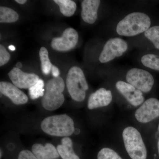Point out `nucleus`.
<instances>
[{
	"label": "nucleus",
	"instance_id": "f257e3e1",
	"mask_svg": "<svg viewBox=\"0 0 159 159\" xmlns=\"http://www.w3.org/2000/svg\"><path fill=\"white\" fill-rule=\"evenodd\" d=\"M150 25V18L147 15L143 12H132L119 22L116 32L121 36H135L145 32Z\"/></svg>",
	"mask_w": 159,
	"mask_h": 159
},
{
	"label": "nucleus",
	"instance_id": "f03ea898",
	"mask_svg": "<svg viewBox=\"0 0 159 159\" xmlns=\"http://www.w3.org/2000/svg\"><path fill=\"white\" fill-rule=\"evenodd\" d=\"M41 127L44 132L56 137L70 136L75 130L73 119L66 114L47 117L42 122Z\"/></svg>",
	"mask_w": 159,
	"mask_h": 159
},
{
	"label": "nucleus",
	"instance_id": "7ed1b4c3",
	"mask_svg": "<svg viewBox=\"0 0 159 159\" xmlns=\"http://www.w3.org/2000/svg\"><path fill=\"white\" fill-rule=\"evenodd\" d=\"M65 84L61 77H54L47 82L41 103L44 108L48 111H55L62 106L65 101L62 93Z\"/></svg>",
	"mask_w": 159,
	"mask_h": 159
},
{
	"label": "nucleus",
	"instance_id": "20e7f679",
	"mask_svg": "<svg viewBox=\"0 0 159 159\" xmlns=\"http://www.w3.org/2000/svg\"><path fill=\"white\" fill-rule=\"evenodd\" d=\"M67 88L72 99L77 102L85 99L89 86L82 69L77 66L72 67L67 75Z\"/></svg>",
	"mask_w": 159,
	"mask_h": 159
},
{
	"label": "nucleus",
	"instance_id": "39448f33",
	"mask_svg": "<svg viewBox=\"0 0 159 159\" xmlns=\"http://www.w3.org/2000/svg\"><path fill=\"white\" fill-rule=\"evenodd\" d=\"M125 149L132 159H146L147 150L142 136L136 129L126 127L122 133Z\"/></svg>",
	"mask_w": 159,
	"mask_h": 159
},
{
	"label": "nucleus",
	"instance_id": "423d86ee",
	"mask_svg": "<svg viewBox=\"0 0 159 159\" xmlns=\"http://www.w3.org/2000/svg\"><path fill=\"white\" fill-rule=\"evenodd\" d=\"M126 80L129 84L145 93L151 90L154 83L153 76L150 73L139 68L129 70L126 74Z\"/></svg>",
	"mask_w": 159,
	"mask_h": 159
},
{
	"label": "nucleus",
	"instance_id": "0eeeda50",
	"mask_svg": "<svg viewBox=\"0 0 159 159\" xmlns=\"http://www.w3.org/2000/svg\"><path fill=\"white\" fill-rule=\"evenodd\" d=\"M128 49L127 43L119 38H114L108 40L103 47L99 57L102 63L109 62L116 57L122 56Z\"/></svg>",
	"mask_w": 159,
	"mask_h": 159
},
{
	"label": "nucleus",
	"instance_id": "6e6552de",
	"mask_svg": "<svg viewBox=\"0 0 159 159\" xmlns=\"http://www.w3.org/2000/svg\"><path fill=\"white\" fill-rule=\"evenodd\" d=\"M79 35L76 30L72 28L65 29L60 37L52 39L51 46L55 51L65 52L74 49L77 45Z\"/></svg>",
	"mask_w": 159,
	"mask_h": 159
},
{
	"label": "nucleus",
	"instance_id": "1a4fd4ad",
	"mask_svg": "<svg viewBox=\"0 0 159 159\" xmlns=\"http://www.w3.org/2000/svg\"><path fill=\"white\" fill-rule=\"evenodd\" d=\"M136 119L139 122H149L159 116V100L151 98L146 100L136 111Z\"/></svg>",
	"mask_w": 159,
	"mask_h": 159
},
{
	"label": "nucleus",
	"instance_id": "9d476101",
	"mask_svg": "<svg viewBox=\"0 0 159 159\" xmlns=\"http://www.w3.org/2000/svg\"><path fill=\"white\" fill-rule=\"evenodd\" d=\"M8 75L12 84L21 89H29L39 79L36 74L25 73L16 67L13 68Z\"/></svg>",
	"mask_w": 159,
	"mask_h": 159
},
{
	"label": "nucleus",
	"instance_id": "9b49d317",
	"mask_svg": "<svg viewBox=\"0 0 159 159\" xmlns=\"http://www.w3.org/2000/svg\"><path fill=\"white\" fill-rule=\"evenodd\" d=\"M116 88L131 105L137 107L144 102V97L142 91L128 83L119 80L116 84Z\"/></svg>",
	"mask_w": 159,
	"mask_h": 159
},
{
	"label": "nucleus",
	"instance_id": "f8f14e48",
	"mask_svg": "<svg viewBox=\"0 0 159 159\" xmlns=\"http://www.w3.org/2000/svg\"><path fill=\"white\" fill-rule=\"evenodd\" d=\"M0 91L1 93L9 98L16 105L25 104L29 100L27 95L22 91L10 82H0Z\"/></svg>",
	"mask_w": 159,
	"mask_h": 159
},
{
	"label": "nucleus",
	"instance_id": "ddd939ff",
	"mask_svg": "<svg viewBox=\"0 0 159 159\" xmlns=\"http://www.w3.org/2000/svg\"><path fill=\"white\" fill-rule=\"evenodd\" d=\"M112 100V93L109 90L102 88L93 93L89 98L88 107L94 109L108 106Z\"/></svg>",
	"mask_w": 159,
	"mask_h": 159
},
{
	"label": "nucleus",
	"instance_id": "4468645a",
	"mask_svg": "<svg viewBox=\"0 0 159 159\" xmlns=\"http://www.w3.org/2000/svg\"><path fill=\"white\" fill-rule=\"evenodd\" d=\"M100 1L99 0H84L81 6V17L85 22L93 24L97 20L98 17V11Z\"/></svg>",
	"mask_w": 159,
	"mask_h": 159
},
{
	"label": "nucleus",
	"instance_id": "2eb2a0df",
	"mask_svg": "<svg viewBox=\"0 0 159 159\" xmlns=\"http://www.w3.org/2000/svg\"><path fill=\"white\" fill-rule=\"evenodd\" d=\"M32 152L38 159H57L59 154L54 145L47 143L45 146L40 144L32 145Z\"/></svg>",
	"mask_w": 159,
	"mask_h": 159
},
{
	"label": "nucleus",
	"instance_id": "dca6fc26",
	"mask_svg": "<svg viewBox=\"0 0 159 159\" xmlns=\"http://www.w3.org/2000/svg\"><path fill=\"white\" fill-rule=\"evenodd\" d=\"M57 151L62 159H80L74 152L72 140L68 137H64L61 141V145H57Z\"/></svg>",
	"mask_w": 159,
	"mask_h": 159
},
{
	"label": "nucleus",
	"instance_id": "f3484780",
	"mask_svg": "<svg viewBox=\"0 0 159 159\" xmlns=\"http://www.w3.org/2000/svg\"><path fill=\"white\" fill-rule=\"evenodd\" d=\"M54 2L59 6L61 12L67 17L72 16L77 9L76 3L71 0H54Z\"/></svg>",
	"mask_w": 159,
	"mask_h": 159
},
{
	"label": "nucleus",
	"instance_id": "a211bd4d",
	"mask_svg": "<svg viewBox=\"0 0 159 159\" xmlns=\"http://www.w3.org/2000/svg\"><path fill=\"white\" fill-rule=\"evenodd\" d=\"M19 15L13 9L5 6L0 7V22L14 23L18 20Z\"/></svg>",
	"mask_w": 159,
	"mask_h": 159
},
{
	"label": "nucleus",
	"instance_id": "6ab92c4d",
	"mask_svg": "<svg viewBox=\"0 0 159 159\" xmlns=\"http://www.w3.org/2000/svg\"><path fill=\"white\" fill-rule=\"evenodd\" d=\"M39 57L43 74L48 75L51 71L53 65L49 57L48 51L45 47H42L40 49Z\"/></svg>",
	"mask_w": 159,
	"mask_h": 159
},
{
	"label": "nucleus",
	"instance_id": "aec40b11",
	"mask_svg": "<svg viewBox=\"0 0 159 159\" xmlns=\"http://www.w3.org/2000/svg\"><path fill=\"white\" fill-rule=\"evenodd\" d=\"M142 64L148 68L159 71V56L153 54H147L141 58Z\"/></svg>",
	"mask_w": 159,
	"mask_h": 159
},
{
	"label": "nucleus",
	"instance_id": "412c9836",
	"mask_svg": "<svg viewBox=\"0 0 159 159\" xmlns=\"http://www.w3.org/2000/svg\"><path fill=\"white\" fill-rule=\"evenodd\" d=\"M45 84L42 79H39L34 85L29 89V97L32 99H36L43 97L44 94Z\"/></svg>",
	"mask_w": 159,
	"mask_h": 159
},
{
	"label": "nucleus",
	"instance_id": "4be33fe9",
	"mask_svg": "<svg viewBox=\"0 0 159 159\" xmlns=\"http://www.w3.org/2000/svg\"><path fill=\"white\" fill-rule=\"evenodd\" d=\"M145 35L152 43L155 47L159 50V26L151 27L145 31Z\"/></svg>",
	"mask_w": 159,
	"mask_h": 159
},
{
	"label": "nucleus",
	"instance_id": "5701e85b",
	"mask_svg": "<svg viewBox=\"0 0 159 159\" xmlns=\"http://www.w3.org/2000/svg\"><path fill=\"white\" fill-rule=\"evenodd\" d=\"M97 159H122L113 149L108 148H102L97 155Z\"/></svg>",
	"mask_w": 159,
	"mask_h": 159
},
{
	"label": "nucleus",
	"instance_id": "b1692460",
	"mask_svg": "<svg viewBox=\"0 0 159 159\" xmlns=\"http://www.w3.org/2000/svg\"><path fill=\"white\" fill-rule=\"evenodd\" d=\"M10 58V54L4 46L0 45V66H4L9 62Z\"/></svg>",
	"mask_w": 159,
	"mask_h": 159
},
{
	"label": "nucleus",
	"instance_id": "393cba45",
	"mask_svg": "<svg viewBox=\"0 0 159 159\" xmlns=\"http://www.w3.org/2000/svg\"><path fill=\"white\" fill-rule=\"evenodd\" d=\"M18 159H38L33 152L28 150L21 151L20 152Z\"/></svg>",
	"mask_w": 159,
	"mask_h": 159
},
{
	"label": "nucleus",
	"instance_id": "a878e982",
	"mask_svg": "<svg viewBox=\"0 0 159 159\" xmlns=\"http://www.w3.org/2000/svg\"><path fill=\"white\" fill-rule=\"evenodd\" d=\"M51 73H52V76L54 77H59L60 71L59 69L55 66H52V68H51Z\"/></svg>",
	"mask_w": 159,
	"mask_h": 159
},
{
	"label": "nucleus",
	"instance_id": "bb28decb",
	"mask_svg": "<svg viewBox=\"0 0 159 159\" xmlns=\"http://www.w3.org/2000/svg\"><path fill=\"white\" fill-rule=\"evenodd\" d=\"M15 2L19 3V4L22 5V4H25L27 2V1H26V0H16Z\"/></svg>",
	"mask_w": 159,
	"mask_h": 159
},
{
	"label": "nucleus",
	"instance_id": "cd10ccee",
	"mask_svg": "<svg viewBox=\"0 0 159 159\" xmlns=\"http://www.w3.org/2000/svg\"><path fill=\"white\" fill-rule=\"evenodd\" d=\"M8 48H9V50H10L11 51H13L16 50L15 47L14 46L12 45L9 46V47H8Z\"/></svg>",
	"mask_w": 159,
	"mask_h": 159
},
{
	"label": "nucleus",
	"instance_id": "c85d7f7f",
	"mask_svg": "<svg viewBox=\"0 0 159 159\" xmlns=\"http://www.w3.org/2000/svg\"><path fill=\"white\" fill-rule=\"evenodd\" d=\"M16 67L17 68L20 69L22 67V64L20 62H18L16 64Z\"/></svg>",
	"mask_w": 159,
	"mask_h": 159
},
{
	"label": "nucleus",
	"instance_id": "c756f323",
	"mask_svg": "<svg viewBox=\"0 0 159 159\" xmlns=\"http://www.w3.org/2000/svg\"><path fill=\"white\" fill-rule=\"evenodd\" d=\"M157 147H158V153H159V139L158 140V141Z\"/></svg>",
	"mask_w": 159,
	"mask_h": 159
},
{
	"label": "nucleus",
	"instance_id": "7c9ffc66",
	"mask_svg": "<svg viewBox=\"0 0 159 159\" xmlns=\"http://www.w3.org/2000/svg\"><path fill=\"white\" fill-rule=\"evenodd\" d=\"M2 150H1V158H2Z\"/></svg>",
	"mask_w": 159,
	"mask_h": 159
},
{
	"label": "nucleus",
	"instance_id": "2f4dec72",
	"mask_svg": "<svg viewBox=\"0 0 159 159\" xmlns=\"http://www.w3.org/2000/svg\"><path fill=\"white\" fill-rule=\"evenodd\" d=\"M158 130H159V126H158Z\"/></svg>",
	"mask_w": 159,
	"mask_h": 159
}]
</instances>
